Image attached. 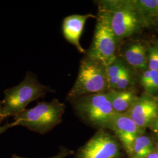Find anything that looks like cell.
I'll return each mask as SVG.
<instances>
[{"instance_id":"7a4b0ae2","label":"cell","mask_w":158,"mask_h":158,"mask_svg":"<svg viewBox=\"0 0 158 158\" xmlns=\"http://www.w3.org/2000/svg\"><path fill=\"white\" fill-rule=\"evenodd\" d=\"M51 91L50 87L40 83L34 73L28 72L19 85L4 91L2 102L5 117H15L22 113L29 103L44 97Z\"/></svg>"},{"instance_id":"6da1fadb","label":"cell","mask_w":158,"mask_h":158,"mask_svg":"<svg viewBox=\"0 0 158 158\" xmlns=\"http://www.w3.org/2000/svg\"><path fill=\"white\" fill-rule=\"evenodd\" d=\"M66 106L55 98L51 102H39L37 105L14 117L16 126H23L31 131L46 134L62 121Z\"/></svg>"},{"instance_id":"4fadbf2b","label":"cell","mask_w":158,"mask_h":158,"mask_svg":"<svg viewBox=\"0 0 158 158\" xmlns=\"http://www.w3.org/2000/svg\"><path fill=\"white\" fill-rule=\"evenodd\" d=\"M133 2L144 27L151 25L156 19L158 0H134Z\"/></svg>"},{"instance_id":"9c48e42d","label":"cell","mask_w":158,"mask_h":158,"mask_svg":"<svg viewBox=\"0 0 158 158\" xmlns=\"http://www.w3.org/2000/svg\"><path fill=\"white\" fill-rule=\"evenodd\" d=\"M127 114L142 131L149 128L158 115V97L143 93Z\"/></svg>"},{"instance_id":"5bb4252c","label":"cell","mask_w":158,"mask_h":158,"mask_svg":"<svg viewBox=\"0 0 158 158\" xmlns=\"http://www.w3.org/2000/svg\"><path fill=\"white\" fill-rule=\"evenodd\" d=\"M155 148L152 138L143 132L136 138L129 158H147Z\"/></svg>"},{"instance_id":"ac0fdd59","label":"cell","mask_w":158,"mask_h":158,"mask_svg":"<svg viewBox=\"0 0 158 158\" xmlns=\"http://www.w3.org/2000/svg\"><path fill=\"white\" fill-rule=\"evenodd\" d=\"M148 54V67L149 69L158 71V47L150 48Z\"/></svg>"},{"instance_id":"52a82bcc","label":"cell","mask_w":158,"mask_h":158,"mask_svg":"<svg viewBox=\"0 0 158 158\" xmlns=\"http://www.w3.org/2000/svg\"><path fill=\"white\" fill-rule=\"evenodd\" d=\"M121 147L115 136L100 130L79 148L76 158H119Z\"/></svg>"},{"instance_id":"ba28073f","label":"cell","mask_w":158,"mask_h":158,"mask_svg":"<svg viewBox=\"0 0 158 158\" xmlns=\"http://www.w3.org/2000/svg\"><path fill=\"white\" fill-rule=\"evenodd\" d=\"M109 130H112L114 132L115 137L124 149L128 158L131 156L136 138L145 132L127 113H115Z\"/></svg>"},{"instance_id":"7402d4cb","label":"cell","mask_w":158,"mask_h":158,"mask_svg":"<svg viewBox=\"0 0 158 158\" xmlns=\"http://www.w3.org/2000/svg\"><path fill=\"white\" fill-rule=\"evenodd\" d=\"M6 118L4 113V107H3V102L0 101V124L2 121Z\"/></svg>"},{"instance_id":"d4e9b609","label":"cell","mask_w":158,"mask_h":158,"mask_svg":"<svg viewBox=\"0 0 158 158\" xmlns=\"http://www.w3.org/2000/svg\"><path fill=\"white\" fill-rule=\"evenodd\" d=\"M155 151L158 153V143H157V145H156V147L155 148Z\"/></svg>"},{"instance_id":"2e32d148","label":"cell","mask_w":158,"mask_h":158,"mask_svg":"<svg viewBox=\"0 0 158 158\" xmlns=\"http://www.w3.org/2000/svg\"><path fill=\"white\" fill-rule=\"evenodd\" d=\"M140 83L145 93L154 96L158 91V71L148 69L142 74Z\"/></svg>"},{"instance_id":"ffe728a7","label":"cell","mask_w":158,"mask_h":158,"mask_svg":"<svg viewBox=\"0 0 158 158\" xmlns=\"http://www.w3.org/2000/svg\"><path fill=\"white\" fill-rule=\"evenodd\" d=\"M149 128L152 131L153 133L158 138V115Z\"/></svg>"},{"instance_id":"e0dca14e","label":"cell","mask_w":158,"mask_h":158,"mask_svg":"<svg viewBox=\"0 0 158 158\" xmlns=\"http://www.w3.org/2000/svg\"><path fill=\"white\" fill-rule=\"evenodd\" d=\"M132 81V75L129 68H125L124 71L120 76L118 81L114 90H125L128 89V87Z\"/></svg>"},{"instance_id":"603a6c76","label":"cell","mask_w":158,"mask_h":158,"mask_svg":"<svg viewBox=\"0 0 158 158\" xmlns=\"http://www.w3.org/2000/svg\"><path fill=\"white\" fill-rule=\"evenodd\" d=\"M147 158H158V153L155 151L152 153H151Z\"/></svg>"},{"instance_id":"9a60e30c","label":"cell","mask_w":158,"mask_h":158,"mask_svg":"<svg viewBox=\"0 0 158 158\" xmlns=\"http://www.w3.org/2000/svg\"><path fill=\"white\" fill-rule=\"evenodd\" d=\"M125 68L126 66L124 62L118 58L106 67L108 91L114 89L120 76Z\"/></svg>"},{"instance_id":"44dd1931","label":"cell","mask_w":158,"mask_h":158,"mask_svg":"<svg viewBox=\"0 0 158 158\" xmlns=\"http://www.w3.org/2000/svg\"><path fill=\"white\" fill-rule=\"evenodd\" d=\"M16 125L15 122H13L11 123H9V124H6V125H3V126H0V135L1 134H2L3 132H6V130L11 128L12 127H15Z\"/></svg>"},{"instance_id":"d6986e66","label":"cell","mask_w":158,"mask_h":158,"mask_svg":"<svg viewBox=\"0 0 158 158\" xmlns=\"http://www.w3.org/2000/svg\"><path fill=\"white\" fill-rule=\"evenodd\" d=\"M73 152L70 149H69L68 148H60V152H59V153L51 158H66L68 156L73 154ZM12 158H24V157H21L20 156H18L17 155L15 154H14L12 155Z\"/></svg>"},{"instance_id":"cb8c5ba5","label":"cell","mask_w":158,"mask_h":158,"mask_svg":"<svg viewBox=\"0 0 158 158\" xmlns=\"http://www.w3.org/2000/svg\"><path fill=\"white\" fill-rule=\"evenodd\" d=\"M156 19L158 22V8H157V12H156Z\"/></svg>"},{"instance_id":"8fae6325","label":"cell","mask_w":158,"mask_h":158,"mask_svg":"<svg viewBox=\"0 0 158 158\" xmlns=\"http://www.w3.org/2000/svg\"><path fill=\"white\" fill-rule=\"evenodd\" d=\"M107 93L115 112L118 114L127 113L138 98L135 91L132 89L111 90Z\"/></svg>"},{"instance_id":"277c9868","label":"cell","mask_w":158,"mask_h":158,"mask_svg":"<svg viewBox=\"0 0 158 158\" xmlns=\"http://www.w3.org/2000/svg\"><path fill=\"white\" fill-rule=\"evenodd\" d=\"M107 90L106 66L100 62L86 56L80 62L77 77L66 99L72 101L81 96Z\"/></svg>"},{"instance_id":"3957f363","label":"cell","mask_w":158,"mask_h":158,"mask_svg":"<svg viewBox=\"0 0 158 158\" xmlns=\"http://www.w3.org/2000/svg\"><path fill=\"white\" fill-rule=\"evenodd\" d=\"M70 102L85 122L100 130L110 129L116 113L107 92L85 95Z\"/></svg>"},{"instance_id":"30bf717a","label":"cell","mask_w":158,"mask_h":158,"mask_svg":"<svg viewBox=\"0 0 158 158\" xmlns=\"http://www.w3.org/2000/svg\"><path fill=\"white\" fill-rule=\"evenodd\" d=\"M96 18L91 14L72 15L64 18L62 24V32L64 38L78 50L85 53V51L80 43V37L83 31L85 23L90 19Z\"/></svg>"},{"instance_id":"5b68a950","label":"cell","mask_w":158,"mask_h":158,"mask_svg":"<svg viewBox=\"0 0 158 158\" xmlns=\"http://www.w3.org/2000/svg\"><path fill=\"white\" fill-rule=\"evenodd\" d=\"M99 10L107 12L117 40L128 38L144 27L133 1H104Z\"/></svg>"},{"instance_id":"7c38bea8","label":"cell","mask_w":158,"mask_h":158,"mask_svg":"<svg viewBox=\"0 0 158 158\" xmlns=\"http://www.w3.org/2000/svg\"><path fill=\"white\" fill-rule=\"evenodd\" d=\"M148 53L145 46L140 42L132 44L128 46L124 53L125 60L133 68L147 70L148 67Z\"/></svg>"},{"instance_id":"8992f818","label":"cell","mask_w":158,"mask_h":158,"mask_svg":"<svg viewBox=\"0 0 158 158\" xmlns=\"http://www.w3.org/2000/svg\"><path fill=\"white\" fill-rule=\"evenodd\" d=\"M117 41L107 12L99 10L93 42L87 56L107 67L117 58L115 55Z\"/></svg>"}]
</instances>
